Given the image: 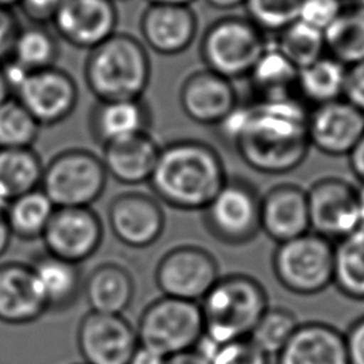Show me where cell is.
<instances>
[{
	"label": "cell",
	"mask_w": 364,
	"mask_h": 364,
	"mask_svg": "<svg viewBox=\"0 0 364 364\" xmlns=\"http://www.w3.org/2000/svg\"><path fill=\"white\" fill-rule=\"evenodd\" d=\"M307 117L297 97L253 98L239 102L213 129L250 169L283 175L299 168L309 154Z\"/></svg>",
	"instance_id": "1"
},
{
	"label": "cell",
	"mask_w": 364,
	"mask_h": 364,
	"mask_svg": "<svg viewBox=\"0 0 364 364\" xmlns=\"http://www.w3.org/2000/svg\"><path fill=\"white\" fill-rule=\"evenodd\" d=\"M220 154L208 142L185 138L161 146L149 179L159 202L181 210H203L226 182Z\"/></svg>",
	"instance_id": "2"
},
{
	"label": "cell",
	"mask_w": 364,
	"mask_h": 364,
	"mask_svg": "<svg viewBox=\"0 0 364 364\" xmlns=\"http://www.w3.org/2000/svg\"><path fill=\"white\" fill-rule=\"evenodd\" d=\"M151 73L144 43L118 31L88 51L82 71L87 88L98 101L144 98Z\"/></svg>",
	"instance_id": "3"
},
{
	"label": "cell",
	"mask_w": 364,
	"mask_h": 364,
	"mask_svg": "<svg viewBox=\"0 0 364 364\" xmlns=\"http://www.w3.org/2000/svg\"><path fill=\"white\" fill-rule=\"evenodd\" d=\"M205 337L216 344L250 337L269 306L263 284L243 273L220 276L199 301Z\"/></svg>",
	"instance_id": "4"
},
{
	"label": "cell",
	"mask_w": 364,
	"mask_h": 364,
	"mask_svg": "<svg viewBox=\"0 0 364 364\" xmlns=\"http://www.w3.org/2000/svg\"><path fill=\"white\" fill-rule=\"evenodd\" d=\"M269 46L266 33L246 16H223L202 33L199 55L205 68L230 80L247 78Z\"/></svg>",
	"instance_id": "5"
},
{
	"label": "cell",
	"mask_w": 364,
	"mask_h": 364,
	"mask_svg": "<svg viewBox=\"0 0 364 364\" xmlns=\"http://www.w3.org/2000/svg\"><path fill=\"white\" fill-rule=\"evenodd\" d=\"M101 156L84 148H68L44 165L40 189L55 208H91L107 186Z\"/></svg>",
	"instance_id": "6"
},
{
	"label": "cell",
	"mask_w": 364,
	"mask_h": 364,
	"mask_svg": "<svg viewBox=\"0 0 364 364\" xmlns=\"http://www.w3.org/2000/svg\"><path fill=\"white\" fill-rule=\"evenodd\" d=\"M276 280L299 296H313L333 284L334 242L314 232L277 243L272 256Z\"/></svg>",
	"instance_id": "7"
},
{
	"label": "cell",
	"mask_w": 364,
	"mask_h": 364,
	"mask_svg": "<svg viewBox=\"0 0 364 364\" xmlns=\"http://www.w3.org/2000/svg\"><path fill=\"white\" fill-rule=\"evenodd\" d=\"M136 333L139 344L164 357L191 350L205 334L200 304L162 296L144 309Z\"/></svg>",
	"instance_id": "8"
},
{
	"label": "cell",
	"mask_w": 364,
	"mask_h": 364,
	"mask_svg": "<svg viewBox=\"0 0 364 364\" xmlns=\"http://www.w3.org/2000/svg\"><path fill=\"white\" fill-rule=\"evenodd\" d=\"M3 67L13 98L31 114L41 128L61 124L77 108L78 85L65 70L50 67L23 73L11 64Z\"/></svg>",
	"instance_id": "9"
},
{
	"label": "cell",
	"mask_w": 364,
	"mask_h": 364,
	"mask_svg": "<svg viewBox=\"0 0 364 364\" xmlns=\"http://www.w3.org/2000/svg\"><path fill=\"white\" fill-rule=\"evenodd\" d=\"M260 200L262 195L249 179L228 176L202 210L203 225L209 235L225 245L249 243L262 232Z\"/></svg>",
	"instance_id": "10"
},
{
	"label": "cell",
	"mask_w": 364,
	"mask_h": 364,
	"mask_svg": "<svg viewBox=\"0 0 364 364\" xmlns=\"http://www.w3.org/2000/svg\"><path fill=\"white\" fill-rule=\"evenodd\" d=\"M219 263L206 249L181 245L168 250L154 273L162 296L199 303L219 280Z\"/></svg>",
	"instance_id": "11"
},
{
	"label": "cell",
	"mask_w": 364,
	"mask_h": 364,
	"mask_svg": "<svg viewBox=\"0 0 364 364\" xmlns=\"http://www.w3.org/2000/svg\"><path fill=\"white\" fill-rule=\"evenodd\" d=\"M310 230L331 242L361 226L357 188L337 176H324L307 189Z\"/></svg>",
	"instance_id": "12"
},
{
	"label": "cell",
	"mask_w": 364,
	"mask_h": 364,
	"mask_svg": "<svg viewBox=\"0 0 364 364\" xmlns=\"http://www.w3.org/2000/svg\"><path fill=\"white\" fill-rule=\"evenodd\" d=\"M139 338L122 314L88 311L77 328V347L85 364H128Z\"/></svg>",
	"instance_id": "13"
},
{
	"label": "cell",
	"mask_w": 364,
	"mask_h": 364,
	"mask_svg": "<svg viewBox=\"0 0 364 364\" xmlns=\"http://www.w3.org/2000/svg\"><path fill=\"white\" fill-rule=\"evenodd\" d=\"M104 226L91 208H55L41 240L46 252L81 264L101 246Z\"/></svg>",
	"instance_id": "14"
},
{
	"label": "cell",
	"mask_w": 364,
	"mask_h": 364,
	"mask_svg": "<svg viewBox=\"0 0 364 364\" xmlns=\"http://www.w3.org/2000/svg\"><path fill=\"white\" fill-rule=\"evenodd\" d=\"M48 24L67 44L90 51L117 33L118 10L111 0H65Z\"/></svg>",
	"instance_id": "15"
},
{
	"label": "cell",
	"mask_w": 364,
	"mask_h": 364,
	"mask_svg": "<svg viewBox=\"0 0 364 364\" xmlns=\"http://www.w3.org/2000/svg\"><path fill=\"white\" fill-rule=\"evenodd\" d=\"M107 219L112 235L122 245L134 249L154 245L165 229V212L159 200L136 191L112 198Z\"/></svg>",
	"instance_id": "16"
},
{
	"label": "cell",
	"mask_w": 364,
	"mask_h": 364,
	"mask_svg": "<svg viewBox=\"0 0 364 364\" xmlns=\"http://www.w3.org/2000/svg\"><path fill=\"white\" fill-rule=\"evenodd\" d=\"M181 109L192 122L215 128L240 102L233 81L208 70L188 74L178 94Z\"/></svg>",
	"instance_id": "17"
},
{
	"label": "cell",
	"mask_w": 364,
	"mask_h": 364,
	"mask_svg": "<svg viewBox=\"0 0 364 364\" xmlns=\"http://www.w3.org/2000/svg\"><path fill=\"white\" fill-rule=\"evenodd\" d=\"M364 134V112L344 98L314 105L307 117L310 148L330 156H347Z\"/></svg>",
	"instance_id": "18"
},
{
	"label": "cell",
	"mask_w": 364,
	"mask_h": 364,
	"mask_svg": "<svg viewBox=\"0 0 364 364\" xmlns=\"http://www.w3.org/2000/svg\"><path fill=\"white\" fill-rule=\"evenodd\" d=\"M144 46L159 55L186 51L198 36V16L191 6L148 4L139 18Z\"/></svg>",
	"instance_id": "19"
},
{
	"label": "cell",
	"mask_w": 364,
	"mask_h": 364,
	"mask_svg": "<svg viewBox=\"0 0 364 364\" xmlns=\"http://www.w3.org/2000/svg\"><path fill=\"white\" fill-rule=\"evenodd\" d=\"M260 230L276 243L310 232L307 189L283 182L262 195Z\"/></svg>",
	"instance_id": "20"
},
{
	"label": "cell",
	"mask_w": 364,
	"mask_h": 364,
	"mask_svg": "<svg viewBox=\"0 0 364 364\" xmlns=\"http://www.w3.org/2000/svg\"><path fill=\"white\" fill-rule=\"evenodd\" d=\"M31 264L6 262L0 264V321L13 326L28 324L47 313Z\"/></svg>",
	"instance_id": "21"
},
{
	"label": "cell",
	"mask_w": 364,
	"mask_h": 364,
	"mask_svg": "<svg viewBox=\"0 0 364 364\" xmlns=\"http://www.w3.org/2000/svg\"><path fill=\"white\" fill-rule=\"evenodd\" d=\"M276 364H348L344 333L324 321L300 323Z\"/></svg>",
	"instance_id": "22"
},
{
	"label": "cell",
	"mask_w": 364,
	"mask_h": 364,
	"mask_svg": "<svg viewBox=\"0 0 364 364\" xmlns=\"http://www.w3.org/2000/svg\"><path fill=\"white\" fill-rule=\"evenodd\" d=\"M152 109L144 98L95 101L88 112V131L101 146L149 132L152 127Z\"/></svg>",
	"instance_id": "23"
},
{
	"label": "cell",
	"mask_w": 364,
	"mask_h": 364,
	"mask_svg": "<svg viewBox=\"0 0 364 364\" xmlns=\"http://www.w3.org/2000/svg\"><path fill=\"white\" fill-rule=\"evenodd\" d=\"M161 146L151 135L144 132L109 142L102 146V164L108 176L124 185L149 182Z\"/></svg>",
	"instance_id": "24"
},
{
	"label": "cell",
	"mask_w": 364,
	"mask_h": 364,
	"mask_svg": "<svg viewBox=\"0 0 364 364\" xmlns=\"http://www.w3.org/2000/svg\"><path fill=\"white\" fill-rule=\"evenodd\" d=\"M48 311H65L73 307L84 289L80 264L41 253L30 263Z\"/></svg>",
	"instance_id": "25"
},
{
	"label": "cell",
	"mask_w": 364,
	"mask_h": 364,
	"mask_svg": "<svg viewBox=\"0 0 364 364\" xmlns=\"http://www.w3.org/2000/svg\"><path fill=\"white\" fill-rule=\"evenodd\" d=\"M82 294L91 311L122 314L134 300V277L122 264L101 263L84 279Z\"/></svg>",
	"instance_id": "26"
},
{
	"label": "cell",
	"mask_w": 364,
	"mask_h": 364,
	"mask_svg": "<svg viewBox=\"0 0 364 364\" xmlns=\"http://www.w3.org/2000/svg\"><path fill=\"white\" fill-rule=\"evenodd\" d=\"M297 73L299 70L269 43L246 80L255 100H277L294 97Z\"/></svg>",
	"instance_id": "27"
},
{
	"label": "cell",
	"mask_w": 364,
	"mask_h": 364,
	"mask_svg": "<svg viewBox=\"0 0 364 364\" xmlns=\"http://www.w3.org/2000/svg\"><path fill=\"white\" fill-rule=\"evenodd\" d=\"M58 57L60 44L53 28L43 23L30 21V24L20 27L10 60L6 64L30 73L55 67Z\"/></svg>",
	"instance_id": "28"
},
{
	"label": "cell",
	"mask_w": 364,
	"mask_h": 364,
	"mask_svg": "<svg viewBox=\"0 0 364 364\" xmlns=\"http://www.w3.org/2000/svg\"><path fill=\"white\" fill-rule=\"evenodd\" d=\"M327 54L351 65L364 60V0L344 6L324 30Z\"/></svg>",
	"instance_id": "29"
},
{
	"label": "cell",
	"mask_w": 364,
	"mask_h": 364,
	"mask_svg": "<svg viewBox=\"0 0 364 364\" xmlns=\"http://www.w3.org/2000/svg\"><path fill=\"white\" fill-rule=\"evenodd\" d=\"M44 164L33 148H0V195L9 202L41 185Z\"/></svg>",
	"instance_id": "30"
},
{
	"label": "cell",
	"mask_w": 364,
	"mask_h": 364,
	"mask_svg": "<svg viewBox=\"0 0 364 364\" xmlns=\"http://www.w3.org/2000/svg\"><path fill=\"white\" fill-rule=\"evenodd\" d=\"M347 65L326 54L299 70L296 92L304 102L320 105L343 98Z\"/></svg>",
	"instance_id": "31"
},
{
	"label": "cell",
	"mask_w": 364,
	"mask_h": 364,
	"mask_svg": "<svg viewBox=\"0 0 364 364\" xmlns=\"http://www.w3.org/2000/svg\"><path fill=\"white\" fill-rule=\"evenodd\" d=\"M333 284L355 301H364V226L334 242Z\"/></svg>",
	"instance_id": "32"
},
{
	"label": "cell",
	"mask_w": 364,
	"mask_h": 364,
	"mask_svg": "<svg viewBox=\"0 0 364 364\" xmlns=\"http://www.w3.org/2000/svg\"><path fill=\"white\" fill-rule=\"evenodd\" d=\"M55 206L38 188L10 200L6 219L11 235L21 240L41 239Z\"/></svg>",
	"instance_id": "33"
},
{
	"label": "cell",
	"mask_w": 364,
	"mask_h": 364,
	"mask_svg": "<svg viewBox=\"0 0 364 364\" xmlns=\"http://www.w3.org/2000/svg\"><path fill=\"white\" fill-rule=\"evenodd\" d=\"M273 46L297 68L301 70L327 54L324 31L296 20L276 34Z\"/></svg>",
	"instance_id": "34"
},
{
	"label": "cell",
	"mask_w": 364,
	"mask_h": 364,
	"mask_svg": "<svg viewBox=\"0 0 364 364\" xmlns=\"http://www.w3.org/2000/svg\"><path fill=\"white\" fill-rule=\"evenodd\" d=\"M40 129V124L16 98L0 105V148H33Z\"/></svg>",
	"instance_id": "35"
},
{
	"label": "cell",
	"mask_w": 364,
	"mask_h": 364,
	"mask_svg": "<svg viewBox=\"0 0 364 364\" xmlns=\"http://www.w3.org/2000/svg\"><path fill=\"white\" fill-rule=\"evenodd\" d=\"M299 324L300 323L291 310L284 307H269L252 331L250 338L270 357H276Z\"/></svg>",
	"instance_id": "36"
},
{
	"label": "cell",
	"mask_w": 364,
	"mask_h": 364,
	"mask_svg": "<svg viewBox=\"0 0 364 364\" xmlns=\"http://www.w3.org/2000/svg\"><path fill=\"white\" fill-rule=\"evenodd\" d=\"M301 0H246V17L263 33L277 34L299 20Z\"/></svg>",
	"instance_id": "37"
},
{
	"label": "cell",
	"mask_w": 364,
	"mask_h": 364,
	"mask_svg": "<svg viewBox=\"0 0 364 364\" xmlns=\"http://www.w3.org/2000/svg\"><path fill=\"white\" fill-rule=\"evenodd\" d=\"M210 364H270V355L250 337H245L218 344L210 354Z\"/></svg>",
	"instance_id": "38"
},
{
	"label": "cell",
	"mask_w": 364,
	"mask_h": 364,
	"mask_svg": "<svg viewBox=\"0 0 364 364\" xmlns=\"http://www.w3.org/2000/svg\"><path fill=\"white\" fill-rule=\"evenodd\" d=\"M341 0H301L299 20L324 31L340 14Z\"/></svg>",
	"instance_id": "39"
},
{
	"label": "cell",
	"mask_w": 364,
	"mask_h": 364,
	"mask_svg": "<svg viewBox=\"0 0 364 364\" xmlns=\"http://www.w3.org/2000/svg\"><path fill=\"white\" fill-rule=\"evenodd\" d=\"M20 27L21 23L14 9L0 6V65L10 60Z\"/></svg>",
	"instance_id": "40"
},
{
	"label": "cell",
	"mask_w": 364,
	"mask_h": 364,
	"mask_svg": "<svg viewBox=\"0 0 364 364\" xmlns=\"http://www.w3.org/2000/svg\"><path fill=\"white\" fill-rule=\"evenodd\" d=\"M343 98L364 112V60L347 65Z\"/></svg>",
	"instance_id": "41"
},
{
	"label": "cell",
	"mask_w": 364,
	"mask_h": 364,
	"mask_svg": "<svg viewBox=\"0 0 364 364\" xmlns=\"http://www.w3.org/2000/svg\"><path fill=\"white\" fill-rule=\"evenodd\" d=\"M65 0H18L17 7L31 23L48 24Z\"/></svg>",
	"instance_id": "42"
},
{
	"label": "cell",
	"mask_w": 364,
	"mask_h": 364,
	"mask_svg": "<svg viewBox=\"0 0 364 364\" xmlns=\"http://www.w3.org/2000/svg\"><path fill=\"white\" fill-rule=\"evenodd\" d=\"M344 337L348 364H364V316L350 324Z\"/></svg>",
	"instance_id": "43"
},
{
	"label": "cell",
	"mask_w": 364,
	"mask_h": 364,
	"mask_svg": "<svg viewBox=\"0 0 364 364\" xmlns=\"http://www.w3.org/2000/svg\"><path fill=\"white\" fill-rule=\"evenodd\" d=\"M164 364H210V357L198 346L165 357Z\"/></svg>",
	"instance_id": "44"
},
{
	"label": "cell",
	"mask_w": 364,
	"mask_h": 364,
	"mask_svg": "<svg viewBox=\"0 0 364 364\" xmlns=\"http://www.w3.org/2000/svg\"><path fill=\"white\" fill-rule=\"evenodd\" d=\"M348 165L354 176L363 183L364 182V134L353 148V151L347 155Z\"/></svg>",
	"instance_id": "45"
},
{
	"label": "cell",
	"mask_w": 364,
	"mask_h": 364,
	"mask_svg": "<svg viewBox=\"0 0 364 364\" xmlns=\"http://www.w3.org/2000/svg\"><path fill=\"white\" fill-rule=\"evenodd\" d=\"M164 361H165L164 355L139 344L128 364H164Z\"/></svg>",
	"instance_id": "46"
},
{
	"label": "cell",
	"mask_w": 364,
	"mask_h": 364,
	"mask_svg": "<svg viewBox=\"0 0 364 364\" xmlns=\"http://www.w3.org/2000/svg\"><path fill=\"white\" fill-rule=\"evenodd\" d=\"M11 237H13V235H11V230H10L7 219H6V212H0V257L9 249Z\"/></svg>",
	"instance_id": "47"
},
{
	"label": "cell",
	"mask_w": 364,
	"mask_h": 364,
	"mask_svg": "<svg viewBox=\"0 0 364 364\" xmlns=\"http://www.w3.org/2000/svg\"><path fill=\"white\" fill-rule=\"evenodd\" d=\"M245 1L246 0H205V3L208 6H210L212 9H216V10H222V11H229L236 7H240L245 4Z\"/></svg>",
	"instance_id": "48"
},
{
	"label": "cell",
	"mask_w": 364,
	"mask_h": 364,
	"mask_svg": "<svg viewBox=\"0 0 364 364\" xmlns=\"http://www.w3.org/2000/svg\"><path fill=\"white\" fill-rule=\"evenodd\" d=\"M11 85L9 81V77L6 74V70L3 65H0V105L6 102L9 98H11Z\"/></svg>",
	"instance_id": "49"
},
{
	"label": "cell",
	"mask_w": 364,
	"mask_h": 364,
	"mask_svg": "<svg viewBox=\"0 0 364 364\" xmlns=\"http://www.w3.org/2000/svg\"><path fill=\"white\" fill-rule=\"evenodd\" d=\"M357 200H358V212H360L361 226H364V182L357 188Z\"/></svg>",
	"instance_id": "50"
},
{
	"label": "cell",
	"mask_w": 364,
	"mask_h": 364,
	"mask_svg": "<svg viewBox=\"0 0 364 364\" xmlns=\"http://www.w3.org/2000/svg\"><path fill=\"white\" fill-rule=\"evenodd\" d=\"M148 4H181L191 6L195 0H146Z\"/></svg>",
	"instance_id": "51"
},
{
	"label": "cell",
	"mask_w": 364,
	"mask_h": 364,
	"mask_svg": "<svg viewBox=\"0 0 364 364\" xmlns=\"http://www.w3.org/2000/svg\"><path fill=\"white\" fill-rule=\"evenodd\" d=\"M17 4H18V0H0V6H3V7L14 9Z\"/></svg>",
	"instance_id": "52"
},
{
	"label": "cell",
	"mask_w": 364,
	"mask_h": 364,
	"mask_svg": "<svg viewBox=\"0 0 364 364\" xmlns=\"http://www.w3.org/2000/svg\"><path fill=\"white\" fill-rule=\"evenodd\" d=\"M111 1H114V3H118V1H127V0H111Z\"/></svg>",
	"instance_id": "53"
},
{
	"label": "cell",
	"mask_w": 364,
	"mask_h": 364,
	"mask_svg": "<svg viewBox=\"0 0 364 364\" xmlns=\"http://www.w3.org/2000/svg\"><path fill=\"white\" fill-rule=\"evenodd\" d=\"M81 364H85V363H81Z\"/></svg>",
	"instance_id": "54"
}]
</instances>
